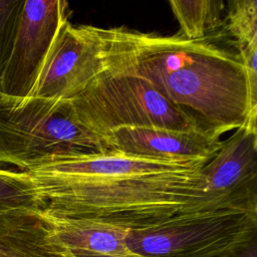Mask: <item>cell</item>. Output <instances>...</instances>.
<instances>
[{
    "label": "cell",
    "instance_id": "obj_3",
    "mask_svg": "<svg viewBox=\"0 0 257 257\" xmlns=\"http://www.w3.org/2000/svg\"><path fill=\"white\" fill-rule=\"evenodd\" d=\"M115 153L109 140L83 125L69 100L0 93V167L21 171Z\"/></svg>",
    "mask_w": 257,
    "mask_h": 257
},
{
    "label": "cell",
    "instance_id": "obj_10",
    "mask_svg": "<svg viewBox=\"0 0 257 257\" xmlns=\"http://www.w3.org/2000/svg\"><path fill=\"white\" fill-rule=\"evenodd\" d=\"M205 165H180L135 158L120 153H106L53 162L29 172L33 175L70 181L160 174L200 168Z\"/></svg>",
    "mask_w": 257,
    "mask_h": 257
},
{
    "label": "cell",
    "instance_id": "obj_11",
    "mask_svg": "<svg viewBox=\"0 0 257 257\" xmlns=\"http://www.w3.org/2000/svg\"><path fill=\"white\" fill-rule=\"evenodd\" d=\"M42 215L50 235L75 257H141L127 246V229L92 220Z\"/></svg>",
    "mask_w": 257,
    "mask_h": 257
},
{
    "label": "cell",
    "instance_id": "obj_1",
    "mask_svg": "<svg viewBox=\"0 0 257 257\" xmlns=\"http://www.w3.org/2000/svg\"><path fill=\"white\" fill-rule=\"evenodd\" d=\"M104 72L147 80L188 112L207 135L223 134L257 118L245 68L237 53L179 33L161 36L124 27L100 28Z\"/></svg>",
    "mask_w": 257,
    "mask_h": 257
},
{
    "label": "cell",
    "instance_id": "obj_5",
    "mask_svg": "<svg viewBox=\"0 0 257 257\" xmlns=\"http://www.w3.org/2000/svg\"><path fill=\"white\" fill-rule=\"evenodd\" d=\"M257 237V212L182 214L128 231L126 243L141 257H217Z\"/></svg>",
    "mask_w": 257,
    "mask_h": 257
},
{
    "label": "cell",
    "instance_id": "obj_12",
    "mask_svg": "<svg viewBox=\"0 0 257 257\" xmlns=\"http://www.w3.org/2000/svg\"><path fill=\"white\" fill-rule=\"evenodd\" d=\"M0 257H75L51 235L41 210L0 213Z\"/></svg>",
    "mask_w": 257,
    "mask_h": 257
},
{
    "label": "cell",
    "instance_id": "obj_13",
    "mask_svg": "<svg viewBox=\"0 0 257 257\" xmlns=\"http://www.w3.org/2000/svg\"><path fill=\"white\" fill-rule=\"evenodd\" d=\"M169 4L179 22V34L187 39H209L224 26L225 3L221 0H171Z\"/></svg>",
    "mask_w": 257,
    "mask_h": 257
},
{
    "label": "cell",
    "instance_id": "obj_9",
    "mask_svg": "<svg viewBox=\"0 0 257 257\" xmlns=\"http://www.w3.org/2000/svg\"><path fill=\"white\" fill-rule=\"evenodd\" d=\"M108 140L115 153L180 165H206L219 151L222 141L202 132L159 127H122Z\"/></svg>",
    "mask_w": 257,
    "mask_h": 257
},
{
    "label": "cell",
    "instance_id": "obj_4",
    "mask_svg": "<svg viewBox=\"0 0 257 257\" xmlns=\"http://www.w3.org/2000/svg\"><path fill=\"white\" fill-rule=\"evenodd\" d=\"M69 101L83 125L107 139L122 127L204 133L188 112L168 101L147 80L133 75L103 72Z\"/></svg>",
    "mask_w": 257,
    "mask_h": 257
},
{
    "label": "cell",
    "instance_id": "obj_14",
    "mask_svg": "<svg viewBox=\"0 0 257 257\" xmlns=\"http://www.w3.org/2000/svg\"><path fill=\"white\" fill-rule=\"evenodd\" d=\"M44 204L28 172L0 169V213L12 209L42 210Z\"/></svg>",
    "mask_w": 257,
    "mask_h": 257
},
{
    "label": "cell",
    "instance_id": "obj_2",
    "mask_svg": "<svg viewBox=\"0 0 257 257\" xmlns=\"http://www.w3.org/2000/svg\"><path fill=\"white\" fill-rule=\"evenodd\" d=\"M203 167L90 181L28 173L44 200L42 213L97 221L133 231L183 214Z\"/></svg>",
    "mask_w": 257,
    "mask_h": 257
},
{
    "label": "cell",
    "instance_id": "obj_17",
    "mask_svg": "<svg viewBox=\"0 0 257 257\" xmlns=\"http://www.w3.org/2000/svg\"><path fill=\"white\" fill-rule=\"evenodd\" d=\"M217 257H257V237L242 243Z\"/></svg>",
    "mask_w": 257,
    "mask_h": 257
},
{
    "label": "cell",
    "instance_id": "obj_8",
    "mask_svg": "<svg viewBox=\"0 0 257 257\" xmlns=\"http://www.w3.org/2000/svg\"><path fill=\"white\" fill-rule=\"evenodd\" d=\"M104 72L99 27L72 25L58 31L29 96L70 100Z\"/></svg>",
    "mask_w": 257,
    "mask_h": 257
},
{
    "label": "cell",
    "instance_id": "obj_6",
    "mask_svg": "<svg viewBox=\"0 0 257 257\" xmlns=\"http://www.w3.org/2000/svg\"><path fill=\"white\" fill-rule=\"evenodd\" d=\"M219 211L257 212V118L222 141L217 154L200 170L183 214Z\"/></svg>",
    "mask_w": 257,
    "mask_h": 257
},
{
    "label": "cell",
    "instance_id": "obj_15",
    "mask_svg": "<svg viewBox=\"0 0 257 257\" xmlns=\"http://www.w3.org/2000/svg\"><path fill=\"white\" fill-rule=\"evenodd\" d=\"M224 29L234 39L236 49L257 45V0L228 2Z\"/></svg>",
    "mask_w": 257,
    "mask_h": 257
},
{
    "label": "cell",
    "instance_id": "obj_16",
    "mask_svg": "<svg viewBox=\"0 0 257 257\" xmlns=\"http://www.w3.org/2000/svg\"><path fill=\"white\" fill-rule=\"evenodd\" d=\"M23 0H0V77L9 58Z\"/></svg>",
    "mask_w": 257,
    "mask_h": 257
},
{
    "label": "cell",
    "instance_id": "obj_7",
    "mask_svg": "<svg viewBox=\"0 0 257 257\" xmlns=\"http://www.w3.org/2000/svg\"><path fill=\"white\" fill-rule=\"evenodd\" d=\"M67 20L66 1L23 2L12 49L0 77V93L13 97L30 95L51 45Z\"/></svg>",
    "mask_w": 257,
    "mask_h": 257
}]
</instances>
